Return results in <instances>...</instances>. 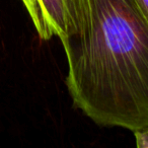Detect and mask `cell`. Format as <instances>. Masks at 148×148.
Here are the masks:
<instances>
[{
    "label": "cell",
    "mask_w": 148,
    "mask_h": 148,
    "mask_svg": "<svg viewBox=\"0 0 148 148\" xmlns=\"http://www.w3.org/2000/svg\"><path fill=\"white\" fill-rule=\"evenodd\" d=\"M134 136L138 148H148V127L134 131Z\"/></svg>",
    "instance_id": "cell-3"
},
{
    "label": "cell",
    "mask_w": 148,
    "mask_h": 148,
    "mask_svg": "<svg viewBox=\"0 0 148 148\" xmlns=\"http://www.w3.org/2000/svg\"><path fill=\"white\" fill-rule=\"evenodd\" d=\"M72 103L103 127H148V25L134 0H90V27L62 42Z\"/></svg>",
    "instance_id": "cell-1"
},
{
    "label": "cell",
    "mask_w": 148,
    "mask_h": 148,
    "mask_svg": "<svg viewBox=\"0 0 148 148\" xmlns=\"http://www.w3.org/2000/svg\"><path fill=\"white\" fill-rule=\"evenodd\" d=\"M134 1L139 8L143 18L145 19V21L148 25V0H134Z\"/></svg>",
    "instance_id": "cell-4"
},
{
    "label": "cell",
    "mask_w": 148,
    "mask_h": 148,
    "mask_svg": "<svg viewBox=\"0 0 148 148\" xmlns=\"http://www.w3.org/2000/svg\"><path fill=\"white\" fill-rule=\"evenodd\" d=\"M40 39L82 38L90 27V0H21Z\"/></svg>",
    "instance_id": "cell-2"
}]
</instances>
